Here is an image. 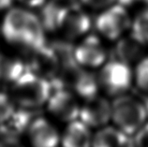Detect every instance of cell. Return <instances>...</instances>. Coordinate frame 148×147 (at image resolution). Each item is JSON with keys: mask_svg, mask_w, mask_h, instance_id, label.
Returning a JSON list of instances; mask_svg holds the SVG:
<instances>
[{"mask_svg": "<svg viewBox=\"0 0 148 147\" xmlns=\"http://www.w3.org/2000/svg\"><path fill=\"white\" fill-rule=\"evenodd\" d=\"M12 2L13 0H0V10H9Z\"/></svg>", "mask_w": 148, "mask_h": 147, "instance_id": "484cf974", "label": "cell"}, {"mask_svg": "<svg viewBox=\"0 0 148 147\" xmlns=\"http://www.w3.org/2000/svg\"><path fill=\"white\" fill-rule=\"evenodd\" d=\"M32 13L22 9H11L5 16L2 32L11 43H21Z\"/></svg>", "mask_w": 148, "mask_h": 147, "instance_id": "7c38bea8", "label": "cell"}, {"mask_svg": "<svg viewBox=\"0 0 148 147\" xmlns=\"http://www.w3.org/2000/svg\"><path fill=\"white\" fill-rule=\"evenodd\" d=\"M134 136L133 144L135 147H148V122L134 134Z\"/></svg>", "mask_w": 148, "mask_h": 147, "instance_id": "7402d4cb", "label": "cell"}, {"mask_svg": "<svg viewBox=\"0 0 148 147\" xmlns=\"http://www.w3.org/2000/svg\"><path fill=\"white\" fill-rule=\"evenodd\" d=\"M53 92L49 80L27 69L12 83L11 98L18 107L40 109Z\"/></svg>", "mask_w": 148, "mask_h": 147, "instance_id": "6da1fadb", "label": "cell"}, {"mask_svg": "<svg viewBox=\"0 0 148 147\" xmlns=\"http://www.w3.org/2000/svg\"><path fill=\"white\" fill-rule=\"evenodd\" d=\"M26 133L33 147H58L61 142L57 129L42 116H38L33 120Z\"/></svg>", "mask_w": 148, "mask_h": 147, "instance_id": "30bf717a", "label": "cell"}, {"mask_svg": "<svg viewBox=\"0 0 148 147\" xmlns=\"http://www.w3.org/2000/svg\"><path fill=\"white\" fill-rule=\"evenodd\" d=\"M91 147H135L128 135L114 126H102L92 138Z\"/></svg>", "mask_w": 148, "mask_h": 147, "instance_id": "5bb4252c", "label": "cell"}, {"mask_svg": "<svg viewBox=\"0 0 148 147\" xmlns=\"http://www.w3.org/2000/svg\"><path fill=\"white\" fill-rule=\"evenodd\" d=\"M131 19L124 6L117 4L105 9L96 20V27L108 40H115L130 28Z\"/></svg>", "mask_w": 148, "mask_h": 147, "instance_id": "277c9868", "label": "cell"}, {"mask_svg": "<svg viewBox=\"0 0 148 147\" xmlns=\"http://www.w3.org/2000/svg\"><path fill=\"white\" fill-rule=\"evenodd\" d=\"M19 1L31 8L41 7L42 5H44V3H45V0H19Z\"/></svg>", "mask_w": 148, "mask_h": 147, "instance_id": "d4e9b609", "label": "cell"}, {"mask_svg": "<svg viewBox=\"0 0 148 147\" xmlns=\"http://www.w3.org/2000/svg\"><path fill=\"white\" fill-rule=\"evenodd\" d=\"M79 119L89 127L104 126L112 119V103L98 95L85 99L80 108Z\"/></svg>", "mask_w": 148, "mask_h": 147, "instance_id": "ba28073f", "label": "cell"}, {"mask_svg": "<svg viewBox=\"0 0 148 147\" xmlns=\"http://www.w3.org/2000/svg\"><path fill=\"white\" fill-rule=\"evenodd\" d=\"M136 1H139V2H143V3L148 4V0H136Z\"/></svg>", "mask_w": 148, "mask_h": 147, "instance_id": "83f0119b", "label": "cell"}, {"mask_svg": "<svg viewBox=\"0 0 148 147\" xmlns=\"http://www.w3.org/2000/svg\"><path fill=\"white\" fill-rule=\"evenodd\" d=\"M26 70L24 62L0 53V81L13 83Z\"/></svg>", "mask_w": 148, "mask_h": 147, "instance_id": "e0dca14e", "label": "cell"}, {"mask_svg": "<svg viewBox=\"0 0 148 147\" xmlns=\"http://www.w3.org/2000/svg\"><path fill=\"white\" fill-rule=\"evenodd\" d=\"M93 135L90 127L76 119L69 122L61 137L62 147H91Z\"/></svg>", "mask_w": 148, "mask_h": 147, "instance_id": "4fadbf2b", "label": "cell"}, {"mask_svg": "<svg viewBox=\"0 0 148 147\" xmlns=\"http://www.w3.org/2000/svg\"><path fill=\"white\" fill-rule=\"evenodd\" d=\"M44 27L42 25L40 18L32 13L25 32L23 37L21 44L29 50L40 48L46 44L44 36Z\"/></svg>", "mask_w": 148, "mask_h": 147, "instance_id": "9a60e30c", "label": "cell"}, {"mask_svg": "<svg viewBox=\"0 0 148 147\" xmlns=\"http://www.w3.org/2000/svg\"><path fill=\"white\" fill-rule=\"evenodd\" d=\"M61 9L62 7H60L57 3L53 1L46 3L42 7L38 18H40L45 30L53 31L58 29V20H59Z\"/></svg>", "mask_w": 148, "mask_h": 147, "instance_id": "ac0fdd59", "label": "cell"}, {"mask_svg": "<svg viewBox=\"0 0 148 147\" xmlns=\"http://www.w3.org/2000/svg\"><path fill=\"white\" fill-rule=\"evenodd\" d=\"M0 147H25L19 139L0 138Z\"/></svg>", "mask_w": 148, "mask_h": 147, "instance_id": "cb8c5ba5", "label": "cell"}, {"mask_svg": "<svg viewBox=\"0 0 148 147\" xmlns=\"http://www.w3.org/2000/svg\"><path fill=\"white\" fill-rule=\"evenodd\" d=\"M131 36L143 45L148 44V9L140 12L131 22Z\"/></svg>", "mask_w": 148, "mask_h": 147, "instance_id": "d6986e66", "label": "cell"}, {"mask_svg": "<svg viewBox=\"0 0 148 147\" xmlns=\"http://www.w3.org/2000/svg\"><path fill=\"white\" fill-rule=\"evenodd\" d=\"M57 1H65V2H74L75 0H57Z\"/></svg>", "mask_w": 148, "mask_h": 147, "instance_id": "f1b7e54d", "label": "cell"}, {"mask_svg": "<svg viewBox=\"0 0 148 147\" xmlns=\"http://www.w3.org/2000/svg\"><path fill=\"white\" fill-rule=\"evenodd\" d=\"M134 77L137 86L143 92L148 94V57L140 60Z\"/></svg>", "mask_w": 148, "mask_h": 147, "instance_id": "ffe728a7", "label": "cell"}, {"mask_svg": "<svg viewBox=\"0 0 148 147\" xmlns=\"http://www.w3.org/2000/svg\"><path fill=\"white\" fill-rule=\"evenodd\" d=\"M38 109L17 108L6 122L0 124V138L19 139L26 132L33 120L38 116Z\"/></svg>", "mask_w": 148, "mask_h": 147, "instance_id": "8fae6325", "label": "cell"}, {"mask_svg": "<svg viewBox=\"0 0 148 147\" xmlns=\"http://www.w3.org/2000/svg\"><path fill=\"white\" fill-rule=\"evenodd\" d=\"M30 52L27 69L49 81L56 78L60 70V63L51 45L46 43L40 48L30 50Z\"/></svg>", "mask_w": 148, "mask_h": 147, "instance_id": "52a82bcc", "label": "cell"}, {"mask_svg": "<svg viewBox=\"0 0 148 147\" xmlns=\"http://www.w3.org/2000/svg\"><path fill=\"white\" fill-rule=\"evenodd\" d=\"M74 58L80 66L98 68L104 65L107 52L98 37L88 36L74 48Z\"/></svg>", "mask_w": 148, "mask_h": 147, "instance_id": "9c48e42d", "label": "cell"}, {"mask_svg": "<svg viewBox=\"0 0 148 147\" xmlns=\"http://www.w3.org/2000/svg\"><path fill=\"white\" fill-rule=\"evenodd\" d=\"M80 108L75 95L65 88L53 90L47 101L49 113L56 119L66 123L79 118Z\"/></svg>", "mask_w": 148, "mask_h": 147, "instance_id": "5b68a950", "label": "cell"}, {"mask_svg": "<svg viewBox=\"0 0 148 147\" xmlns=\"http://www.w3.org/2000/svg\"><path fill=\"white\" fill-rule=\"evenodd\" d=\"M98 79L99 86L107 94L118 96L130 88L133 74L128 64L120 60H112L103 66Z\"/></svg>", "mask_w": 148, "mask_h": 147, "instance_id": "3957f363", "label": "cell"}, {"mask_svg": "<svg viewBox=\"0 0 148 147\" xmlns=\"http://www.w3.org/2000/svg\"><path fill=\"white\" fill-rule=\"evenodd\" d=\"M143 44L141 43L133 37L122 38L115 48V53L117 60L125 62L130 65V63L137 61L143 53Z\"/></svg>", "mask_w": 148, "mask_h": 147, "instance_id": "2e32d148", "label": "cell"}, {"mask_svg": "<svg viewBox=\"0 0 148 147\" xmlns=\"http://www.w3.org/2000/svg\"><path fill=\"white\" fill-rule=\"evenodd\" d=\"M147 111L143 101L130 96H118L112 102V120L125 134L134 135L146 123Z\"/></svg>", "mask_w": 148, "mask_h": 147, "instance_id": "7a4b0ae2", "label": "cell"}, {"mask_svg": "<svg viewBox=\"0 0 148 147\" xmlns=\"http://www.w3.org/2000/svg\"><path fill=\"white\" fill-rule=\"evenodd\" d=\"M91 25L89 15L76 4L62 7L58 20V29L62 30L69 38L72 40L86 34L91 28Z\"/></svg>", "mask_w": 148, "mask_h": 147, "instance_id": "8992f818", "label": "cell"}, {"mask_svg": "<svg viewBox=\"0 0 148 147\" xmlns=\"http://www.w3.org/2000/svg\"><path fill=\"white\" fill-rule=\"evenodd\" d=\"M143 102L145 104V106L146 108V111H147V115H148V95L145 96V98H143Z\"/></svg>", "mask_w": 148, "mask_h": 147, "instance_id": "4316f807", "label": "cell"}, {"mask_svg": "<svg viewBox=\"0 0 148 147\" xmlns=\"http://www.w3.org/2000/svg\"><path fill=\"white\" fill-rule=\"evenodd\" d=\"M16 110V104L9 95L0 92V124L6 122Z\"/></svg>", "mask_w": 148, "mask_h": 147, "instance_id": "44dd1931", "label": "cell"}, {"mask_svg": "<svg viewBox=\"0 0 148 147\" xmlns=\"http://www.w3.org/2000/svg\"><path fill=\"white\" fill-rule=\"evenodd\" d=\"M85 6L94 10H105L114 5L116 0H79Z\"/></svg>", "mask_w": 148, "mask_h": 147, "instance_id": "603a6c76", "label": "cell"}]
</instances>
